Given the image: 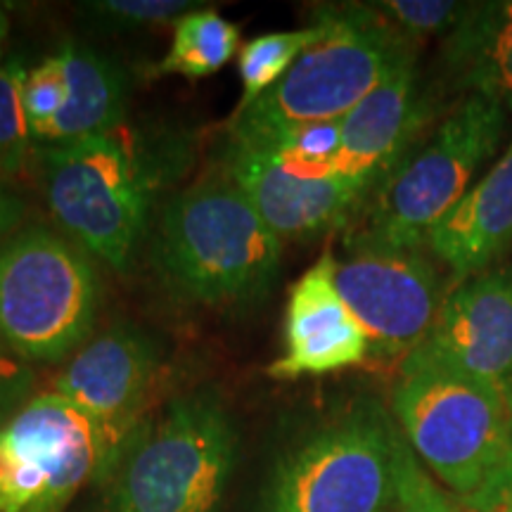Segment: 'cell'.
Wrapping results in <instances>:
<instances>
[{
  "mask_svg": "<svg viewBox=\"0 0 512 512\" xmlns=\"http://www.w3.org/2000/svg\"><path fill=\"white\" fill-rule=\"evenodd\" d=\"M375 10L411 41L430 36H448L463 22L472 3L456 0H384Z\"/></svg>",
  "mask_w": 512,
  "mask_h": 512,
  "instance_id": "23",
  "label": "cell"
},
{
  "mask_svg": "<svg viewBox=\"0 0 512 512\" xmlns=\"http://www.w3.org/2000/svg\"><path fill=\"white\" fill-rule=\"evenodd\" d=\"M8 31H10L8 12H5L3 5H0V60H3V46H5V38H8Z\"/></svg>",
  "mask_w": 512,
  "mask_h": 512,
  "instance_id": "30",
  "label": "cell"
},
{
  "mask_svg": "<svg viewBox=\"0 0 512 512\" xmlns=\"http://www.w3.org/2000/svg\"><path fill=\"white\" fill-rule=\"evenodd\" d=\"M441 67L453 88L512 112V0L472 3L444 38Z\"/></svg>",
  "mask_w": 512,
  "mask_h": 512,
  "instance_id": "18",
  "label": "cell"
},
{
  "mask_svg": "<svg viewBox=\"0 0 512 512\" xmlns=\"http://www.w3.org/2000/svg\"><path fill=\"white\" fill-rule=\"evenodd\" d=\"M240 50V29L216 10H190L174 24L169 53L150 67V76L207 79L221 72Z\"/></svg>",
  "mask_w": 512,
  "mask_h": 512,
  "instance_id": "19",
  "label": "cell"
},
{
  "mask_svg": "<svg viewBox=\"0 0 512 512\" xmlns=\"http://www.w3.org/2000/svg\"><path fill=\"white\" fill-rule=\"evenodd\" d=\"M425 496H427V505H430V512H465L458 498L448 496L446 491H441L432 479H427Z\"/></svg>",
  "mask_w": 512,
  "mask_h": 512,
  "instance_id": "29",
  "label": "cell"
},
{
  "mask_svg": "<svg viewBox=\"0 0 512 512\" xmlns=\"http://www.w3.org/2000/svg\"><path fill=\"white\" fill-rule=\"evenodd\" d=\"M508 110L482 95H465L432 138L387 176L351 221L347 249H422L444 216L496 155Z\"/></svg>",
  "mask_w": 512,
  "mask_h": 512,
  "instance_id": "4",
  "label": "cell"
},
{
  "mask_svg": "<svg viewBox=\"0 0 512 512\" xmlns=\"http://www.w3.org/2000/svg\"><path fill=\"white\" fill-rule=\"evenodd\" d=\"M323 36L245 112L230 117V136L254 138L306 124L339 121L394 67L415 55V43L375 5L320 8Z\"/></svg>",
  "mask_w": 512,
  "mask_h": 512,
  "instance_id": "5",
  "label": "cell"
},
{
  "mask_svg": "<svg viewBox=\"0 0 512 512\" xmlns=\"http://www.w3.org/2000/svg\"><path fill=\"white\" fill-rule=\"evenodd\" d=\"M162 368L157 339L138 325L117 323L88 339L55 377L53 392L79 408L95 432V484L110 475L128 439L152 413Z\"/></svg>",
  "mask_w": 512,
  "mask_h": 512,
  "instance_id": "9",
  "label": "cell"
},
{
  "mask_svg": "<svg viewBox=\"0 0 512 512\" xmlns=\"http://www.w3.org/2000/svg\"><path fill=\"white\" fill-rule=\"evenodd\" d=\"M427 475L422 470L418 458H415L413 448L408 446L406 437L401 434L399 439V510L396 512H430L427 505L425 486Z\"/></svg>",
  "mask_w": 512,
  "mask_h": 512,
  "instance_id": "26",
  "label": "cell"
},
{
  "mask_svg": "<svg viewBox=\"0 0 512 512\" xmlns=\"http://www.w3.org/2000/svg\"><path fill=\"white\" fill-rule=\"evenodd\" d=\"M240 453L216 392L178 394L133 432L102 486V512H221Z\"/></svg>",
  "mask_w": 512,
  "mask_h": 512,
  "instance_id": "3",
  "label": "cell"
},
{
  "mask_svg": "<svg viewBox=\"0 0 512 512\" xmlns=\"http://www.w3.org/2000/svg\"><path fill=\"white\" fill-rule=\"evenodd\" d=\"M67 102V81H64L60 55H50L29 69L22 88V105L27 114L31 140L62 112Z\"/></svg>",
  "mask_w": 512,
  "mask_h": 512,
  "instance_id": "24",
  "label": "cell"
},
{
  "mask_svg": "<svg viewBox=\"0 0 512 512\" xmlns=\"http://www.w3.org/2000/svg\"><path fill=\"white\" fill-rule=\"evenodd\" d=\"M458 501L465 512H512V467H503L477 494Z\"/></svg>",
  "mask_w": 512,
  "mask_h": 512,
  "instance_id": "27",
  "label": "cell"
},
{
  "mask_svg": "<svg viewBox=\"0 0 512 512\" xmlns=\"http://www.w3.org/2000/svg\"><path fill=\"white\" fill-rule=\"evenodd\" d=\"M152 266L166 290L204 309H247L271 294L283 240L226 174L204 178L162 204Z\"/></svg>",
  "mask_w": 512,
  "mask_h": 512,
  "instance_id": "1",
  "label": "cell"
},
{
  "mask_svg": "<svg viewBox=\"0 0 512 512\" xmlns=\"http://www.w3.org/2000/svg\"><path fill=\"white\" fill-rule=\"evenodd\" d=\"M323 36V22L313 17V22L304 29L292 31H273V34L256 36L240 48V79H242V98L238 110L233 114L245 112L249 105L264 98L271 88L290 67L299 60L306 48L313 46Z\"/></svg>",
  "mask_w": 512,
  "mask_h": 512,
  "instance_id": "20",
  "label": "cell"
},
{
  "mask_svg": "<svg viewBox=\"0 0 512 512\" xmlns=\"http://www.w3.org/2000/svg\"><path fill=\"white\" fill-rule=\"evenodd\" d=\"M335 283L380 361L418 349L446 299L439 268L422 249H347Z\"/></svg>",
  "mask_w": 512,
  "mask_h": 512,
  "instance_id": "11",
  "label": "cell"
},
{
  "mask_svg": "<svg viewBox=\"0 0 512 512\" xmlns=\"http://www.w3.org/2000/svg\"><path fill=\"white\" fill-rule=\"evenodd\" d=\"M392 413L415 456L453 496L477 494L508 465L510 401L489 384L437 368H401Z\"/></svg>",
  "mask_w": 512,
  "mask_h": 512,
  "instance_id": "8",
  "label": "cell"
},
{
  "mask_svg": "<svg viewBox=\"0 0 512 512\" xmlns=\"http://www.w3.org/2000/svg\"><path fill=\"white\" fill-rule=\"evenodd\" d=\"M100 275L88 252L46 226L0 247V337L24 361L60 363L93 335Z\"/></svg>",
  "mask_w": 512,
  "mask_h": 512,
  "instance_id": "7",
  "label": "cell"
},
{
  "mask_svg": "<svg viewBox=\"0 0 512 512\" xmlns=\"http://www.w3.org/2000/svg\"><path fill=\"white\" fill-rule=\"evenodd\" d=\"M36 370L0 337V430L34 399Z\"/></svg>",
  "mask_w": 512,
  "mask_h": 512,
  "instance_id": "25",
  "label": "cell"
},
{
  "mask_svg": "<svg viewBox=\"0 0 512 512\" xmlns=\"http://www.w3.org/2000/svg\"><path fill=\"white\" fill-rule=\"evenodd\" d=\"M427 249L465 283L512 247V138L496 164L465 192L427 238Z\"/></svg>",
  "mask_w": 512,
  "mask_h": 512,
  "instance_id": "16",
  "label": "cell"
},
{
  "mask_svg": "<svg viewBox=\"0 0 512 512\" xmlns=\"http://www.w3.org/2000/svg\"><path fill=\"white\" fill-rule=\"evenodd\" d=\"M510 411H512V396H510ZM505 467H512V453H510V460H508V465Z\"/></svg>",
  "mask_w": 512,
  "mask_h": 512,
  "instance_id": "31",
  "label": "cell"
},
{
  "mask_svg": "<svg viewBox=\"0 0 512 512\" xmlns=\"http://www.w3.org/2000/svg\"><path fill=\"white\" fill-rule=\"evenodd\" d=\"M22 216L24 202L10 188H5V183H0V247L15 233V228L22 223Z\"/></svg>",
  "mask_w": 512,
  "mask_h": 512,
  "instance_id": "28",
  "label": "cell"
},
{
  "mask_svg": "<svg viewBox=\"0 0 512 512\" xmlns=\"http://www.w3.org/2000/svg\"><path fill=\"white\" fill-rule=\"evenodd\" d=\"M430 119L432 105L420 91L418 60L411 55L339 119V174L375 192L411 155L418 133Z\"/></svg>",
  "mask_w": 512,
  "mask_h": 512,
  "instance_id": "15",
  "label": "cell"
},
{
  "mask_svg": "<svg viewBox=\"0 0 512 512\" xmlns=\"http://www.w3.org/2000/svg\"><path fill=\"white\" fill-rule=\"evenodd\" d=\"M57 55L67 81V102L34 138V147L74 143L124 126L128 110L124 64L79 38H67Z\"/></svg>",
  "mask_w": 512,
  "mask_h": 512,
  "instance_id": "17",
  "label": "cell"
},
{
  "mask_svg": "<svg viewBox=\"0 0 512 512\" xmlns=\"http://www.w3.org/2000/svg\"><path fill=\"white\" fill-rule=\"evenodd\" d=\"M119 126L102 136L36 147L38 183L64 233L102 264L131 266L162 185L181 155Z\"/></svg>",
  "mask_w": 512,
  "mask_h": 512,
  "instance_id": "2",
  "label": "cell"
},
{
  "mask_svg": "<svg viewBox=\"0 0 512 512\" xmlns=\"http://www.w3.org/2000/svg\"><path fill=\"white\" fill-rule=\"evenodd\" d=\"M399 439L380 403L354 401L275 458L261 512H396Z\"/></svg>",
  "mask_w": 512,
  "mask_h": 512,
  "instance_id": "6",
  "label": "cell"
},
{
  "mask_svg": "<svg viewBox=\"0 0 512 512\" xmlns=\"http://www.w3.org/2000/svg\"><path fill=\"white\" fill-rule=\"evenodd\" d=\"M401 368H437L512 396V264L491 266L446 294L430 335Z\"/></svg>",
  "mask_w": 512,
  "mask_h": 512,
  "instance_id": "13",
  "label": "cell"
},
{
  "mask_svg": "<svg viewBox=\"0 0 512 512\" xmlns=\"http://www.w3.org/2000/svg\"><path fill=\"white\" fill-rule=\"evenodd\" d=\"M197 8H202V3H188V0H91L79 5V15L86 19V27L98 34L119 36L176 24L183 15Z\"/></svg>",
  "mask_w": 512,
  "mask_h": 512,
  "instance_id": "21",
  "label": "cell"
},
{
  "mask_svg": "<svg viewBox=\"0 0 512 512\" xmlns=\"http://www.w3.org/2000/svg\"><path fill=\"white\" fill-rule=\"evenodd\" d=\"M335 271L337 259L325 252L292 285L285 306V351L266 370L275 380L339 373L370 356L366 332L339 297Z\"/></svg>",
  "mask_w": 512,
  "mask_h": 512,
  "instance_id": "14",
  "label": "cell"
},
{
  "mask_svg": "<svg viewBox=\"0 0 512 512\" xmlns=\"http://www.w3.org/2000/svg\"><path fill=\"white\" fill-rule=\"evenodd\" d=\"M95 472L91 422L60 394H36L0 430V512H64Z\"/></svg>",
  "mask_w": 512,
  "mask_h": 512,
  "instance_id": "10",
  "label": "cell"
},
{
  "mask_svg": "<svg viewBox=\"0 0 512 512\" xmlns=\"http://www.w3.org/2000/svg\"><path fill=\"white\" fill-rule=\"evenodd\" d=\"M223 174L283 242L311 240L347 226L373 195L330 166L297 162L271 147L235 140H228Z\"/></svg>",
  "mask_w": 512,
  "mask_h": 512,
  "instance_id": "12",
  "label": "cell"
},
{
  "mask_svg": "<svg viewBox=\"0 0 512 512\" xmlns=\"http://www.w3.org/2000/svg\"><path fill=\"white\" fill-rule=\"evenodd\" d=\"M29 69L19 60L0 64V183L22 174L34 147L22 105V88Z\"/></svg>",
  "mask_w": 512,
  "mask_h": 512,
  "instance_id": "22",
  "label": "cell"
}]
</instances>
